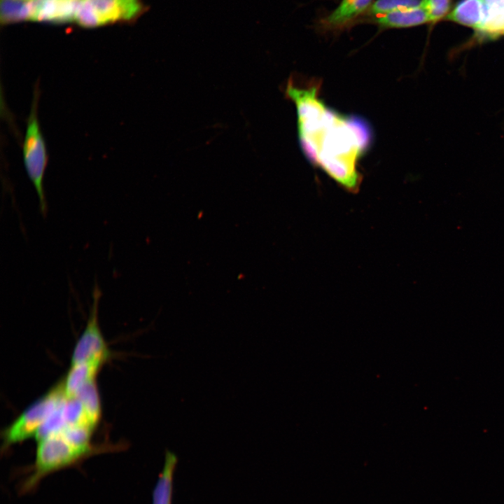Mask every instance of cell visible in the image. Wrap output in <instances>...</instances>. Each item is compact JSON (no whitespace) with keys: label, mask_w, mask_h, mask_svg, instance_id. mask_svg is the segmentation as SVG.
<instances>
[{"label":"cell","mask_w":504,"mask_h":504,"mask_svg":"<svg viewBox=\"0 0 504 504\" xmlns=\"http://www.w3.org/2000/svg\"><path fill=\"white\" fill-rule=\"evenodd\" d=\"M318 79L291 78L286 95L297 108L298 136L304 156L345 190L357 192L363 181L360 159L372 141L370 124L344 115L320 98Z\"/></svg>","instance_id":"cell-1"},{"label":"cell","mask_w":504,"mask_h":504,"mask_svg":"<svg viewBox=\"0 0 504 504\" xmlns=\"http://www.w3.org/2000/svg\"><path fill=\"white\" fill-rule=\"evenodd\" d=\"M106 447H85L78 446L61 433L48 435L37 440L35 461L29 475L22 482V493L34 491L48 475L78 464Z\"/></svg>","instance_id":"cell-2"},{"label":"cell","mask_w":504,"mask_h":504,"mask_svg":"<svg viewBox=\"0 0 504 504\" xmlns=\"http://www.w3.org/2000/svg\"><path fill=\"white\" fill-rule=\"evenodd\" d=\"M39 90L34 92L23 141V160L27 175L38 195L41 214L46 216L48 206L43 189V178L48 162L46 141L38 118Z\"/></svg>","instance_id":"cell-3"},{"label":"cell","mask_w":504,"mask_h":504,"mask_svg":"<svg viewBox=\"0 0 504 504\" xmlns=\"http://www.w3.org/2000/svg\"><path fill=\"white\" fill-rule=\"evenodd\" d=\"M62 382L30 405L2 432V449L36 437L50 414L65 398Z\"/></svg>","instance_id":"cell-4"},{"label":"cell","mask_w":504,"mask_h":504,"mask_svg":"<svg viewBox=\"0 0 504 504\" xmlns=\"http://www.w3.org/2000/svg\"><path fill=\"white\" fill-rule=\"evenodd\" d=\"M146 10L142 0H83L75 21L83 27L94 28L118 22H134Z\"/></svg>","instance_id":"cell-5"},{"label":"cell","mask_w":504,"mask_h":504,"mask_svg":"<svg viewBox=\"0 0 504 504\" xmlns=\"http://www.w3.org/2000/svg\"><path fill=\"white\" fill-rule=\"evenodd\" d=\"M92 297L88 321L74 346L71 365L95 360L106 363L111 357V351L99 324L98 311L102 290L97 282L93 286Z\"/></svg>","instance_id":"cell-6"},{"label":"cell","mask_w":504,"mask_h":504,"mask_svg":"<svg viewBox=\"0 0 504 504\" xmlns=\"http://www.w3.org/2000/svg\"><path fill=\"white\" fill-rule=\"evenodd\" d=\"M373 0H342L329 15L321 19L318 28L323 33H339L358 21Z\"/></svg>","instance_id":"cell-7"},{"label":"cell","mask_w":504,"mask_h":504,"mask_svg":"<svg viewBox=\"0 0 504 504\" xmlns=\"http://www.w3.org/2000/svg\"><path fill=\"white\" fill-rule=\"evenodd\" d=\"M82 1L83 0L34 1V9L31 20L55 23L75 21L77 11Z\"/></svg>","instance_id":"cell-8"},{"label":"cell","mask_w":504,"mask_h":504,"mask_svg":"<svg viewBox=\"0 0 504 504\" xmlns=\"http://www.w3.org/2000/svg\"><path fill=\"white\" fill-rule=\"evenodd\" d=\"M368 21L374 23L381 30L410 28L429 23L426 12L421 5L392 11Z\"/></svg>","instance_id":"cell-9"},{"label":"cell","mask_w":504,"mask_h":504,"mask_svg":"<svg viewBox=\"0 0 504 504\" xmlns=\"http://www.w3.org/2000/svg\"><path fill=\"white\" fill-rule=\"evenodd\" d=\"M105 362L90 360L71 365L62 384L66 398H74L88 384L96 380V377Z\"/></svg>","instance_id":"cell-10"},{"label":"cell","mask_w":504,"mask_h":504,"mask_svg":"<svg viewBox=\"0 0 504 504\" xmlns=\"http://www.w3.org/2000/svg\"><path fill=\"white\" fill-rule=\"evenodd\" d=\"M178 463L175 453L166 449L162 470L153 491L152 504H172L174 474Z\"/></svg>","instance_id":"cell-11"},{"label":"cell","mask_w":504,"mask_h":504,"mask_svg":"<svg viewBox=\"0 0 504 504\" xmlns=\"http://www.w3.org/2000/svg\"><path fill=\"white\" fill-rule=\"evenodd\" d=\"M484 11L482 0H460L445 19L477 30L482 23Z\"/></svg>","instance_id":"cell-12"},{"label":"cell","mask_w":504,"mask_h":504,"mask_svg":"<svg viewBox=\"0 0 504 504\" xmlns=\"http://www.w3.org/2000/svg\"><path fill=\"white\" fill-rule=\"evenodd\" d=\"M481 38H496L504 34V2L484 4L482 23L475 30Z\"/></svg>","instance_id":"cell-13"},{"label":"cell","mask_w":504,"mask_h":504,"mask_svg":"<svg viewBox=\"0 0 504 504\" xmlns=\"http://www.w3.org/2000/svg\"><path fill=\"white\" fill-rule=\"evenodd\" d=\"M34 9L33 1L1 0V22L6 24L22 20H31Z\"/></svg>","instance_id":"cell-14"},{"label":"cell","mask_w":504,"mask_h":504,"mask_svg":"<svg viewBox=\"0 0 504 504\" xmlns=\"http://www.w3.org/2000/svg\"><path fill=\"white\" fill-rule=\"evenodd\" d=\"M74 398L80 402L90 421L96 426L102 415L101 399L96 380L84 386Z\"/></svg>","instance_id":"cell-15"},{"label":"cell","mask_w":504,"mask_h":504,"mask_svg":"<svg viewBox=\"0 0 504 504\" xmlns=\"http://www.w3.org/2000/svg\"><path fill=\"white\" fill-rule=\"evenodd\" d=\"M421 0H375L360 18H372L397 10L419 6Z\"/></svg>","instance_id":"cell-16"},{"label":"cell","mask_w":504,"mask_h":504,"mask_svg":"<svg viewBox=\"0 0 504 504\" xmlns=\"http://www.w3.org/2000/svg\"><path fill=\"white\" fill-rule=\"evenodd\" d=\"M420 5L426 12L429 24H435L447 16L451 10V0H421Z\"/></svg>","instance_id":"cell-17"},{"label":"cell","mask_w":504,"mask_h":504,"mask_svg":"<svg viewBox=\"0 0 504 504\" xmlns=\"http://www.w3.org/2000/svg\"><path fill=\"white\" fill-rule=\"evenodd\" d=\"M484 4H491L498 2H504V0H482Z\"/></svg>","instance_id":"cell-18"},{"label":"cell","mask_w":504,"mask_h":504,"mask_svg":"<svg viewBox=\"0 0 504 504\" xmlns=\"http://www.w3.org/2000/svg\"><path fill=\"white\" fill-rule=\"evenodd\" d=\"M32 1H34L35 2H41V1H46V0H32Z\"/></svg>","instance_id":"cell-19"},{"label":"cell","mask_w":504,"mask_h":504,"mask_svg":"<svg viewBox=\"0 0 504 504\" xmlns=\"http://www.w3.org/2000/svg\"><path fill=\"white\" fill-rule=\"evenodd\" d=\"M22 1H32V0H22Z\"/></svg>","instance_id":"cell-20"}]
</instances>
